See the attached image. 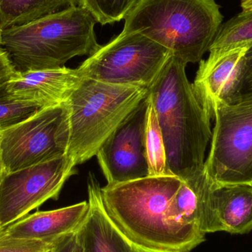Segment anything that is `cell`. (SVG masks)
I'll return each instance as SVG.
<instances>
[{
	"mask_svg": "<svg viewBox=\"0 0 252 252\" xmlns=\"http://www.w3.org/2000/svg\"><path fill=\"white\" fill-rule=\"evenodd\" d=\"M174 174L146 176L101 188L106 214L133 245L154 251L189 252L205 241L201 232L170 220L168 209L182 185Z\"/></svg>",
	"mask_w": 252,
	"mask_h": 252,
	"instance_id": "1",
	"label": "cell"
},
{
	"mask_svg": "<svg viewBox=\"0 0 252 252\" xmlns=\"http://www.w3.org/2000/svg\"><path fill=\"white\" fill-rule=\"evenodd\" d=\"M186 66L172 56L148 92L164 139L169 171L182 179L204 170L213 134L211 118L188 80Z\"/></svg>",
	"mask_w": 252,
	"mask_h": 252,
	"instance_id": "2",
	"label": "cell"
},
{
	"mask_svg": "<svg viewBox=\"0 0 252 252\" xmlns=\"http://www.w3.org/2000/svg\"><path fill=\"white\" fill-rule=\"evenodd\" d=\"M97 23L81 5L69 6L1 32V45L17 72L63 67L75 56H91L100 44Z\"/></svg>",
	"mask_w": 252,
	"mask_h": 252,
	"instance_id": "3",
	"label": "cell"
},
{
	"mask_svg": "<svg viewBox=\"0 0 252 252\" xmlns=\"http://www.w3.org/2000/svg\"><path fill=\"white\" fill-rule=\"evenodd\" d=\"M223 19L216 0H139L123 31L142 34L188 64L202 60Z\"/></svg>",
	"mask_w": 252,
	"mask_h": 252,
	"instance_id": "4",
	"label": "cell"
},
{
	"mask_svg": "<svg viewBox=\"0 0 252 252\" xmlns=\"http://www.w3.org/2000/svg\"><path fill=\"white\" fill-rule=\"evenodd\" d=\"M142 87L84 78L71 93L69 141L66 155L75 166L96 156L108 139L148 97Z\"/></svg>",
	"mask_w": 252,
	"mask_h": 252,
	"instance_id": "5",
	"label": "cell"
},
{
	"mask_svg": "<svg viewBox=\"0 0 252 252\" xmlns=\"http://www.w3.org/2000/svg\"><path fill=\"white\" fill-rule=\"evenodd\" d=\"M172 56L170 50L139 32L122 31L78 69L84 78L149 90Z\"/></svg>",
	"mask_w": 252,
	"mask_h": 252,
	"instance_id": "6",
	"label": "cell"
},
{
	"mask_svg": "<svg viewBox=\"0 0 252 252\" xmlns=\"http://www.w3.org/2000/svg\"><path fill=\"white\" fill-rule=\"evenodd\" d=\"M204 171L214 185L252 183V100L218 103Z\"/></svg>",
	"mask_w": 252,
	"mask_h": 252,
	"instance_id": "7",
	"label": "cell"
},
{
	"mask_svg": "<svg viewBox=\"0 0 252 252\" xmlns=\"http://www.w3.org/2000/svg\"><path fill=\"white\" fill-rule=\"evenodd\" d=\"M0 141L4 174L66 155L69 122L66 102L41 108L0 133Z\"/></svg>",
	"mask_w": 252,
	"mask_h": 252,
	"instance_id": "8",
	"label": "cell"
},
{
	"mask_svg": "<svg viewBox=\"0 0 252 252\" xmlns=\"http://www.w3.org/2000/svg\"><path fill=\"white\" fill-rule=\"evenodd\" d=\"M67 155L11 173L0 180V229L25 217L50 199L57 200L75 173Z\"/></svg>",
	"mask_w": 252,
	"mask_h": 252,
	"instance_id": "9",
	"label": "cell"
},
{
	"mask_svg": "<svg viewBox=\"0 0 252 252\" xmlns=\"http://www.w3.org/2000/svg\"><path fill=\"white\" fill-rule=\"evenodd\" d=\"M148 95L96 154L107 184L148 176L145 126Z\"/></svg>",
	"mask_w": 252,
	"mask_h": 252,
	"instance_id": "10",
	"label": "cell"
},
{
	"mask_svg": "<svg viewBox=\"0 0 252 252\" xmlns=\"http://www.w3.org/2000/svg\"><path fill=\"white\" fill-rule=\"evenodd\" d=\"M200 229L203 233L246 235L252 231V183L214 185L204 201Z\"/></svg>",
	"mask_w": 252,
	"mask_h": 252,
	"instance_id": "11",
	"label": "cell"
},
{
	"mask_svg": "<svg viewBox=\"0 0 252 252\" xmlns=\"http://www.w3.org/2000/svg\"><path fill=\"white\" fill-rule=\"evenodd\" d=\"M238 48L217 58H207L199 62L194 80L195 94L211 119L218 103H238V94L247 50Z\"/></svg>",
	"mask_w": 252,
	"mask_h": 252,
	"instance_id": "12",
	"label": "cell"
},
{
	"mask_svg": "<svg viewBox=\"0 0 252 252\" xmlns=\"http://www.w3.org/2000/svg\"><path fill=\"white\" fill-rule=\"evenodd\" d=\"M79 69H57L16 72L7 81L8 93L15 98L32 102L41 107L63 103L81 82Z\"/></svg>",
	"mask_w": 252,
	"mask_h": 252,
	"instance_id": "13",
	"label": "cell"
},
{
	"mask_svg": "<svg viewBox=\"0 0 252 252\" xmlns=\"http://www.w3.org/2000/svg\"><path fill=\"white\" fill-rule=\"evenodd\" d=\"M87 190L88 213L76 231L79 252H133L131 243L106 214L101 187L91 172L87 178Z\"/></svg>",
	"mask_w": 252,
	"mask_h": 252,
	"instance_id": "14",
	"label": "cell"
},
{
	"mask_svg": "<svg viewBox=\"0 0 252 252\" xmlns=\"http://www.w3.org/2000/svg\"><path fill=\"white\" fill-rule=\"evenodd\" d=\"M88 201L50 211L37 212L0 229L15 239L53 241L79 229L88 213Z\"/></svg>",
	"mask_w": 252,
	"mask_h": 252,
	"instance_id": "15",
	"label": "cell"
},
{
	"mask_svg": "<svg viewBox=\"0 0 252 252\" xmlns=\"http://www.w3.org/2000/svg\"><path fill=\"white\" fill-rule=\"evenodd\" d=\"M74 5H81V0H0V28L25 25Z\"/></svg>",
	"mask_w": 252,
	"mask_h": 252,
	"instance_id": "16",
	"label": "cell"
},
{
	"mask_svg": "<svg viewBox=\"0 0 252 252\" xmlns=\"http://www.w3.org/2000/svg\"><path fill=\"white\" fill-rule=\"evenodd\" d=\"M252 45V10L241 11L222 24L209 52L210 58H217L238 48Z\"/></svg>",
	"mask_w": 252,
	"mask_h": 252,
	"instance_id": "17",
	"label": "cell"
},
{
	"mask_svg": "<svg viewBox=\"0 0 252 252\" xmlns=\"http://www.w3.org/2000/svg\"><path fill=\"white\" fill-rule=\"evenodd\" d=\"M145 151L148 176L173 174L167 167V154L162 133L152 102L148 97L145 126Z\"/></svg>",
	"mask_w": 252,
	"mask_h": 252,
	"instance_id": "18",
	"label": "cell"
},
{
	"mask_svg": "<svg viewBox=\"0 0 252 252\" xmlns=\"http://www.w3.org/2000/svg\"><path fill=\"white\" fill-rule=\"evenodd\" d=\"M32 102L18 100L7 91V81L0 84V133L28 119L41 109Z\"/></svg>",
	"mask_w": 252,
	"mask_h": 252,
	"instance_id": "19",
	"label": "cell"
},
{
	"mask_svg": "<svg viewBox=\"0 0 252 252\" xmlns=\"http://www.w3.org/2000/svg\"><path fill=\"white\" fill-rule=\"evenodd\" d=\"M139 0H81V5L92 13L97 23L111 25L125 19Z\"/></svg>",
	"mask_w": 252,
	"mask_h": 252,
	"instance_id": "20",
	"label": "cell"
},
{
	"mask_svg": "<svg viewBox=\"0 0 252 252\" xmlns=\"http://www.w3.org/2000/svg\"><path fill=\"white\" fill-rule=\"evenodd\" d=\"M56 240L44 241L15 239L6 236L0 230V252H50Z\"/></svg>",
	"mask_w": 252,
	"mask_h": 252,
	"instance_id": "21",
	"label": "cell"
},
{
	"mask_svg": "<svg viewBox=\"0 0 252 252\" xmlns=\"http://www.w3.org/2000/svg\"><path fill=\"white\" fill-rule=\"evenodd\" d=\"M252 100V45L244 55V69L238 94V103Z\"/></svg>",
	"mask_w": 252,
	"mask_h": 252,
	"instance_id": "22",
	"label": "cell"
},
{
	"mask_svg": "<svg viewBox=\"0 0 252 252\" xmlns=\"http://www.w3.org/2000/svg\"><path fill=\"white\" fill-rule=\"evenodd\" d=\"M50 252H79L76 232L56 240Z\"/></svg>",
	"mask_w": 252,
	"mask_h": 252,
	"instance_id": "23",
	"label": "cell"
},
{
	"mask_svg": "<svg viewBox=\"0 0 252 252\" xmlns=\"http://www.w3.org/2000/svg\"><path fill=\"white\" fill-rule=\"evenodd\" d=\"M16 72L8 53L0 46V84L9 81Z\"/></svg>",
	"mask_w": 252,
	"mask_h": 252,
	"instance_id": "24",
	"label": "cell"
},
{
	"mask_svg": "<svg viewBox=\"0 0 252 252\" xmlns=\"http://www.w3.org/2000/svg\"><path fill=\"white\" fill-rule=\"evenodd\" d=\"M241 7L243 11L252 10V0H241Z\"/></svg>",
	"mask_w": 252,
	"mask_h": 252,
	"instance_id": "25",
	"label": "cell"
},
{
	"mask_svg": "<svg viewBox=\"0 0 252 252\" xmlns=\"http://www.w3.org/2000/svg\"><path fill=\"white\" fill-rule=\"evenodd\" d=\"M133 245V252H160L154 251V250H147V249L142 248V247H137V246Z\"/></svg>",
	"mask_w": 252,
	"mask_h": 252,
	"instance_id": "26",
	"label": "cell"
},
{
	"mask_svg": "<svg viewBox=\"0 0 252 252\" xmlns=\"http://www.w3.org/2000/svg\"><path fill=\"white\" fill-rule=\"evenodd\" d=\"M3 174H4V171H3L2 159H1V141H0V180H1Z\"/></svg>",
	"mask_w": 252,
	"mask_h": 252,
	"instance_id": "27",
	"label": "cell"
},
{
	"mask_svg": "<svg viewBox=\"0 0 252 252\" xmlns=\"http://www.w3.org/2000/svg\"><path fill=\"white\" fill-rule=\"evenodd\" d=\"M1 28H0V46L1 45Z\"/></svg>",
	"mask_w": 252,
	"mask_h": 252,
	"instance_id": "28",
	"label": "cell"
}]
</instances>
